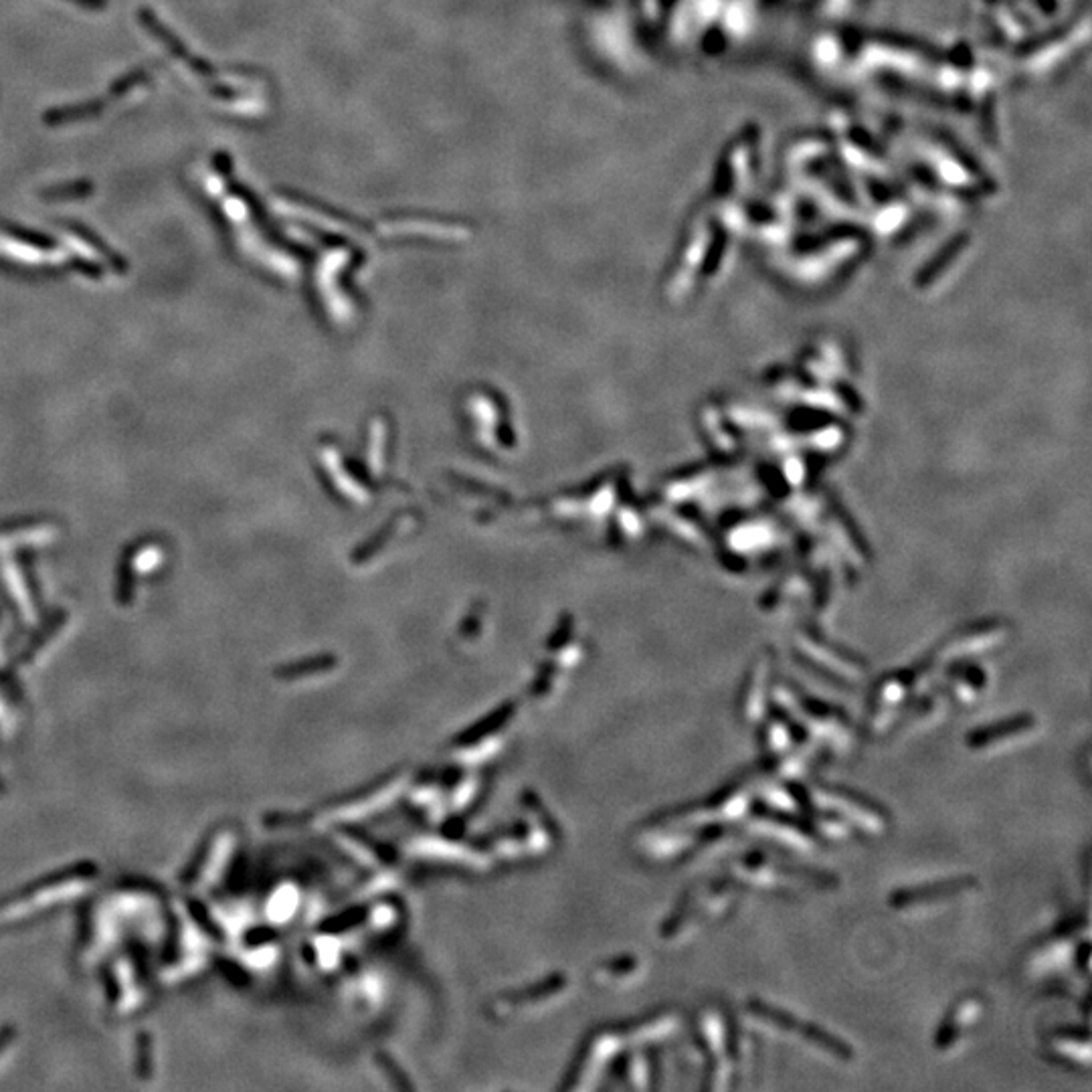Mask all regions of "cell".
<instances>
[{
  "mask_svg": "<svg viewBox=\"0 0 1092 1092\" xmlns=\"http://www.w3.org/2000/svg\"><path fill=\"white\" fill-rule=\"evenodd\" d=\"M985 1014H988V1002L981 994L959 997L939 1024L935 1038H932L935 1050L941 1054L957 1050L981 1025Z\"/></svg>",
  "mask_w": 1092,
  "mask_h": 1092,
  "instance_id": "obj_11",
  "label": "cell"
},
{
  "mask_svg": "<svg viewBox=\"0 0 1092 1092\" xmlns=\"http://www.w3.org/2000/svg\"><path fill=\"white\" fill-rule=\"evenodd\" d=\"M754 796H757V779L746 775L743 779L734 781L726 785L724 789L714 793L712 797L704 799L703 803L686 807L676 813V822L692 824V825H726L731 827L737 822H745L749 816Z\"/></svg>",
  "mask_w": 1092,
  "mask_h": 1092,
  "instance_id": "obj_8",
  "label": "cell"
},
{
  "mask_svg": "<svg viewBox=\"0 0 1092 1092\" xmlns=\"http://www.w3.org/2000/svg\"><path fill=\"white\" fill-rule=\"evenodd\" d=\"M146 79H148V71H146L144 68L132 69L130 73H125V75H122L120 79H116V82L111 83L110 97H122V96H125L130 89H134L136 85H140L142 82H146Z\"/></svg>",
  "mask_w": 1092,
  "mask_h": 1092,
  "instance_id": "obj_19",
  "label": "cell"
},
{
  "mask_svg": "<svg viewBox=\"0 0 1092 1092\" xmlns=\"http://www.w3.org/2000/svg\"><path fill=\"white\" fill-rule=\"evenodd\" d=\"M760 724H763L760 745H763V753L769 763L793 753L797 746H816V743L807 739L797 724L789 717H785L783 712L773 714L771 718H765Z\"/></svg>",
  "mask_w": 1092,
  "mask_h": 1092,
  "instance_id": "obj_13",
  "label": "cell"
},
{
  "mask_svg": "<svg viewBox=\"0 0 1092 1092\" xmlns=\"http://www.w3.org/2000/svg\"><path fill=\"white\" fill-rule=\"evenodd\" d=\"M1046 1050L1052 1060L1064 1064L1072 1070L1090 1072L1092 1054H1090V1038L1087 1030L1078 1028H1060L1052 1031L1046 1042Z\"/></svg>",
  "mask_w": 1092,
  "mask_h": 1092,
  "instance_id": "obj_14",
  "label": "cell"
},
{
  "mask_svg": "<svg viewBox=\"0 0 1092 1092\" xmlns=\"http://www.w3.org/2000/svg\"><path fill=\"white\" fill-rule=\"evenodd\" d=\"M138 18H140L142 26L150 32L152 37L158 39V41H161L176 59H181L182 63H187L189 68L196 73V75H201V77L213 75L215 73L213 65H211L209 61H204L203 57L195 55V53L181 41V37H178L175 31H170L168 26L161 21V17H158L154 11H150L148 6H140V9H138Z\"/></svg>",
  "mask_w": 1092,
  "mask_h": 1092,
  "instance_id": "obj_15",
  "label": "cell"
},
{
  "mask_svg": "<svg viewBox=\"0 0 1092 1092\" xmlns=\"http://www.w3.org/2000/svg\"><path fill=\"white\" fill-rule=\"evenodd\" d=\"M94 182L88 181V178H79V181H68L61 184H51V187L39 190V196L45 198V201H63V198H85L94 195Z\"/></svg>",
  "mask_w": 1092,
  "mask_h": 1092,
  "instance_id": "obj_18",
  "label": "cell"
},
{
  "mask_svg": "<svg viewBox=\"0 0 1092 1092\" xmlns=\"http://www.w3.org/2000/svg\"><path fill=\"white\" fill-rule=\"evenodd\" d=\"M1090 941L1087 918H1072L1042 939L1024 957V969L1030 977L1046 979L1074 969L1088 977Z\"/></svg>",
  "mask_w": 1092,
  "mask_h": 1092,
  "instance_id": "obj_4",
  "label": "cell"
},
{
  "mask_svg": "<svg viewBox=\"0 0 1092 1092\" xmlns=\"http://www.w3.org/2000/svg\"><path fill=\"white\" fill-rule=\"evenodd\" d=\"M769 676L771 667L767 666V661H760L746 682L743 696L739 700V712L745 724L757 726L765 720L767 704H769Z\"/></svg>",
  "mask_w": 1092,
  "mask_h": 1092,
  "instance_id": "obj_16",
  "label": "cell"
},
{
  "mask_svg": "<svg viewBox=\"0 0 1092 1092\" xmlns=\"http://www.w3.org/2000/svg\"><path fill=\"white\" fill-rule=\"evenodd\" d=\"M698 1031L708 1056V1081L704 1087L720 1092L734 1088L749 1064L746 1058H751L745 1036L728 1019L726 1011L717 1005L700 1011Z\"/></svg>",
  "mask_w": 1092,
  "mask_h": 1092,
  "instance_id": "obj_2",
  "label": "cell"
},
{
  "mask_svg": "<svg viewBox=\"0 0 1092 1092\" xmlns=\"http://www.w3.org/2000/svg\"><path fill=\"white\" fill-rule=\"evenodd\" d=\"M977 878L973 876H955L937 880L929 884L917 886H903V889L892 890L889 896V906L896 912H910L923 910L929 906H939L951 900H959L977 890Z\"/></svg>",
  "mask_w": 1092,
  "mask_h": 1092,
  "instance_id": "obj_10",
  "label": "cell"
},
{
  "mask_svg": "<svg viewBox=\"0 0 1092 1092\" xmlns=\"http://www.w3.org/2000/svg\"><path fill=\"white\" fill-rule=\"evenodd\" d=\"M779 703L785 717H789L799 731L816 745L822 743L838 754H848L852 751L856 743V728L839 708L827 706L793 688H781Z\"/></svg>",
  "mask_w": 1092,
  "mask_h": 1092,
  "instance_id": "obj_3",
  "label": "cell"
},
{
  "mask_svg": "<svg viewBox=\"0 0 1092 1092\" xmlns=\"http://www.w3.org/2000/svg\"><path fill=\"white\" fill-rule=\"evenodd\" d=\"M0 227H3V229H4L6 233H9V235L17 237V239L26 241V243H32V245H37V247H53V245H55V243H53V241L49 239V237L39 235V233H35V231L23 229V227H18V225H12V223H0Z\"/></svg>",
  "mask_w": 1092,
  "mask_h": 1092,
  "instance_id": "obj_20",
  "label": "cell"
},
{
  "mask_svg": "<svg viewBox=\"0 0 1092 1092\" xmlns=\"http://www.w3.org/2000/svg\"><path fill=\"white\" fill-rule=\"evenodd\" d=\"M726 874L740 889L771 892V895L830 892L838 889V878L833 874L787 864L765 852L743 853L726 866Z\"/></svg>",
  "mask_w": 1092,
  "mask_h": 1092,
  "instance_id": "obj_1",
  "label": "cell"
},
{
  "mask_svg": "<svg viewBox=\"0 0 1092 1092\" xmlns=\"http://www.w3.org/2000/svg\"><path fill=\"white\" fill-rule=\"evenodd\" d=\"M105 108H108V102H105L103 97L85 99V102H79L73 105H63V108L47 110L43 114V122L51 125V128H59V125L77 124V122L88 120V118H96L102 114Z\"/></svg>",
  "mask_w": 1092,
  "mask_h": 1092,
  "instance_id": "obj_17",
  "label": "cell"
},
{
  "mask_svg": "<svg viewBox=\"0 0 1092 1092\" xmlns=\"http://www.w3.org/2000/svg\"><path fill=\"white\" fill-rule=\"evenodd\" d=\"M68 3H73V4L82 6L83 11L99 12V11H105V6L110 4V0H68Z\"/></svg>",
  "mask_w": 1092,
  "mask_h": 1092,
  "instance_id": "obj_21",
  "label": "cell"
},
{
  "mask_svg": "<svg viewBox=\"0 0 1092 1092\" xmlns=\"http://www.w3.org/2000/svg\"><path fill=\"white\" fill-rule=\"evenodd\" d=\"M745 1014L753 1022L763 1025V1028L803 1042L811 1050L819 1052V1054L836 1058L838 1062H852L853 1056H856L852 1046L839 1036L827 1031L819 1024L807 1022V1019L793 1016L791 1011L781 1010L773 1003H767L763 999H749L745 1005Z\"/></svg>",
  "mask_w": 1092,
  "mask_h": 1092,
  "instance_id": "obj_6",
  "label": "cell"
},
{
  "mask_svg": "<svg viewBox=\"0 0 1092 1092\" xmlns=\"http://www.w3.org/2000/svg\"><path fill=\"white\" fill-rule=\"evenodd\" d=\"M740 886L728 876L706 880L690 890L670 923V935H690L708 924L723 923L739 904Z\"/></svg>",
  "mask_w": 1092,
  "mask_h": 1092,
  "instance_id": "obj_7",
  "label": "cell"
},
{
  "mask_svg": "<svg viewBox=\"0 0 1092 1092\" xmlns=\"http://www.w3.org/2000/svg\"><path fill=\"white\" fill-rule=\"evenodd\" d=\"M1040 731V720L1034 714H1016V717L996 720V723L975 726L967 732L965 745L971 751H991L997 746L1010 745L1014 740L1031 737Z\"/></svg>",
  "mask_w": 1092,
  "mask_h": 1092,
  "instance_id": "obj_12",
  "label": "cell"
},
{
  "mask_svg": "<svg viewBox=\"0 0 1092 1092\" xmlns=\"http://www.w3.org/2000/svg\"><path fill=\"white\" fill-rule=\"evenodd\" d=\"M803 796L810 805L831 811L833 816L848 824L853 833L882 838L892 827V816L886 811V807L846 787L816 781L813 785L805 787Z\"/></svg>",
  "mask_w": 1092,
  "mask_h": 1092,
  "instance_id": "obj_5",
  "label": "cell"
},
{
  "mask_svg": "<svg viewBox=\"0 0 1092 1092\" xmlns=\"http://www.w3.org/2000/svg\"><path fill=\"white\" fill-rule=\"evenodd\" d=\"M746 822H749V830L753 833L771 839V842L783 846L787 850L811 853L822 844L811 827L807 825L805 817L771 810V807L759 803V801H754L751 813L746 816Z\"/></svg>",
  "mask_w": 1092,
  "mask_h": 1092,
  "instance_id": "obj_9",
  "label": "cell"
}]
</instances>
